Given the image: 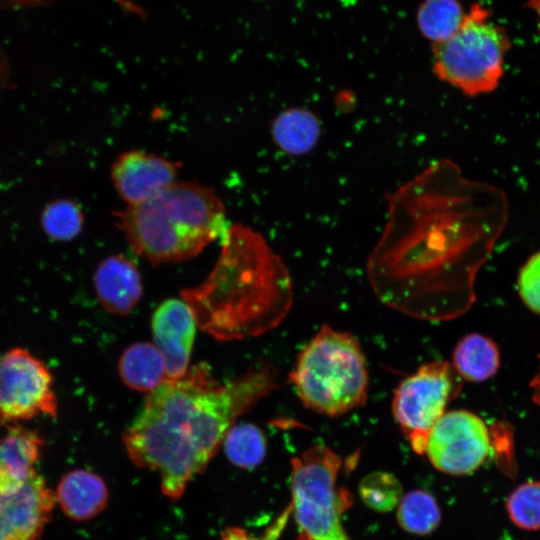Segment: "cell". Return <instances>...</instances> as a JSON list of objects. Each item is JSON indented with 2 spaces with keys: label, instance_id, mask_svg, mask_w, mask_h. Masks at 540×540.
<instances>
[{
  "label": "cell",
  "instance_id": "6da1fadb",
  "mask_svg": "<svg viewBox=\"0 0 540 540\" xmlns=\"http://www.w3.org/2000/svg\"><path fill=\"white\" fill-rule=\"evenodd\" d=\"M385 199L387 221L366 265L378 299L421 320L465 314L478 271L507 223L504 191L439 159Z\"/></svg>",
  "mask_w": 540,
  "mask_h": 540
},
{
  "label": "cell",
  "instance_id": "7a4b0ae2",
  "mask_svg": "<svg viewBox=\"0 0 540 540\" xmlns=\"http://www.w3.org/2000/svg\"><path fill=\"white\" fill-rule=\"evenodd\" d=\"M277 387L271 366L221 384L207 364L148 393L122 434L131 462L156 472L162 493L178 500L207 468L236 420Z\"/></svg>",
  "mask_w": 540,
  "mask_h": 540
},
{
  "label": "cell",
  "instance_id": "3957f363",
  "mask_svg": "<svg viewBox=\"0 0 540 540\" xmlns=\"http://www.w3.org/2000/svg\"><path fill=\"white\" fill-rule=\"evenodd\" d=\"M181 296L203 331L233 341L277 327L292 307L293 286L286 265L262 234L236 223L222 237L208 277Z\"/></svg>",
  "mask_w": 540,
  "mask_h": 540
},
{
  "label": "cell",
  "instance_id": "277c9868",
  "mask_svg": "<svg viewBox=\"0 0 540 540\" xmlns=\"http://www.w3.org/2000/svg\"><path fill=\"white\" fill-rule=\"evenodd\" d=\"M113 215L129 247L152 264L190 259L228 228L215 190L194 181H176L154 198Z\"/></svg>",
  "mask_w": 540,
  "mask_h": 540
},
{
  "label": "cell",
  "instance_id": "5b68a950",
  "mask_svg": "<svg viewBox=\"0 0 540 540\" xmlns=\"http://www.w3.org/2000/svg\"><path fill=\"white\" fill-rule=\"evenodd\" d=\"M289 381L308 409L338 417L365 405L369 373L357 338L323 325L297 356Z\"/></svg>",
  "mask_w": 540,
  "mask_h": 540
},
{
  "label": "cell",
  "instance_id": "8992f818",
  "mask_svg": "<svg viewBox=\"0 0 540 540\" xmlns=\"http://www.w3.org/2000/svg\"><path fill=\"white\" fill-rule=\"evenodd\" d=\"M342 462L328 446L317 444L291 459V515L297 540H349L342 516L351 493L338 485Z\"/></svg>",
  "mask_w": 540,
  "mask_h": 540
},
{
  "label": "cell",
  "instance_id": "52a82bcc",
  "mask_svg": "<svg viewBox=\"0 0 540 540\" xmlns=\"http://www.w3.org/2000/svg\"><path fill=\"white\" fill-rule=\"evenodd\" d=\"M489 15L475 4L455 34L432 43L434 74L471 97L497 87L511 45L505 30L491 22Z\"/></svg>",
  "mask_w": 540,
  "mask_h": 540
},
{
  "label": "cell",
  "instance_id": "ba28073f",
  "mask_svg": "<svg viewBox=\"0 0 540 540\" xmlns=\"http://www.w3.org/2000/svg\"><path fill=\"white\" fill-rule=\"evenodd\" d=\"M461 387L462 379L444 360L421 365L399 383L392 399V414L416 453H424L431 429Z\"/></svg>",
  "mask_w": 540,
  "mask_h": 540
},
{
  "label": "cell",
  "instance_id": "9c48e42d",
  "mask_svg": "<svg viewBox=\"0 0 540 540\" xmlns=\"http://www.w3.org/2000/svg\"><path fill=\"white\" fill-rule=\"evenodd\" d=\"M49 367L28 350L9 349L0 358V424L19 425L35 417H56L57 396Z\"/></svg>",
  "mask_w": 540,
  "mask_h": 540
},
{
  "label": "cell",
  "instance_id": "30bf717a",
  "mask_svg": "<svg viewBox=\"0 0 540 540\" xmlns=\"http://www.w3.org/2000/svg\"><path fill=\"white\" fill-rule=\"evenodd\" d=\"M492 439L487 424L465 409L445 412L431 429L424 453L439 471L469 475L487 459Z\"/></svg>",
  "mask_w": 540,
  "mask_h": 540
},
{
  "label": "cell",
  "instance_id": "8fae6325",
  "mask_svg": "<svg viewBox=\"0 0 540 540\" xmlns=\"http://www.w3.org/2000/svg\"><path fill=\"white\" fill-rule=\"evenodd\" d=\"M53 504V494L37 473L18 485L0 489V540H35Z\"/></svg>",
  "mask_w": 540,
  "mask_h": 540
},
{
  "label": "cell",
  "instance_id": "7c38bea8",
  "mask_svg": "<svg viewBox=\"0 0 540 540\" xmlns=\"http://www.w3.org/2000/svg\"><path fill=\"white\" fill-rule=\"evenodd\" d=\"M179 163L142 150L121 153L111 167L113 185L127 205L146 202L177 180Z\"/></svg>",
  "mask_w": 540,
  "mask_h": 540
},
{
  "label": "cell",
  "instance_id": "4fadbf2b",
  "mask_svg": "<svg viewBox=\"0 0 540 540\" xmlns=\"http://www.w3.org/2000/svg\"><path fill=\"white\" fill-rule=\"evenodd\" d=\"M196 325L184 300L167 299L154 311L151 321L154 345L165 361L168 379H179L190 368Z\"/></svg>",
  "mask_w": 540,
  "mask_h": 540
},
{
  "label": "cell",
  "instance_id": "5bb4252c",
  "mask_svg": "<svg viewBox=\"0 0 540 540\" xmlns=\"http://www.w3.org/2000/svg\"><path fill=\"white\" fill-rule=\"evenodd\" d=\"M93 284L99 303L116 315L130 313L143 294L136 265L123 255L103 259L95 270Z\"/></svg>",
  "mask_w": 540,
  "mask_h": 540
},
{
  "label": "cell",
  "instance_id": "9a60e30c",
  "mask_svg": "<svg viewBox=\"0 0 540 540\" xmlns=\"http://www.w3.org/2000/svg\"><path fill=\"white\" fill-rule=\"evenodd\" d=\"M43 441L32 430L20 425L8 426L0 438V489L18 485L35 472Z\"/></svg>",
  "mask_w": 540,
  "mask_h": 540
},
{
  "label": "cell",
  "instance_id": "2e32d148",
  "mask_svg": "<svg viewBox=\"0 0 540 540\" xmlns=\"http://www.w3.org/2000/svg\"><path fill=\"white\" fill-rule=\"evenodd\" d=\"M57 497L68 516L76 520H87L105 508L108 490L100 476L88 470L77 469L61 480Z\"/></svg>",
  "mask_w": 540,
  "mask_h": 540
},
{
  "label": "cell",
  "instance_id": "e0dca14e",
  "mask_svg": "<svg viewBox=\"0 0 540 540\" xmlns=\"http://www.w3.org/2000/svg\"><path fill=\"white\" fill-rule=\"evenodd\" d=\"M274 144L284 153L300 156L310 152L321 135L319 118L310 110L292 107L279 113L271 124Z\"/></svg>",
  "mask_w": 540,
  "mask_h": 540
},
{
  "label": "cell",
  "instance_id": "ac0fdd59",
  "mask_svg": "<svg viewBox=\"0 0 540 540\" xmlns=\"http://www.w3.org/2000/svg\"><path fill=\"white\" fill-rule=\"evenodd\" d=\"M118 371L126 386L141 392L149 393L168 379L161 353L148 342L128 346L120 356Z\"/></svg>",
  "mask_w": 540,
  "mask_h": 540
},
{
  "label": "cell",
  "instance_id": "d6986e66",
  "mask_svg": "<svg viewBox=\"0 0 540 540\" xmlns=\"http://www.w3.org/2000/svg\"><path fill=\"white\" fill-rule=\"evenodd\" d=\"M452 366L462 380L483 382L494 376L500 366L496 343L479 333L462 337L452 353Z\"/></svg>",
  "mask_w": 540,
  "mask_h": 540
},
{
  "label": "cell",
  "instance_id": "ffe728a7",
  "mask_svg": "<svg viewBox=\"0 0 540 540\" xmlns=\"http://www.w3.org/2000/svg\"><path fill=\"white\" fill-rule=\"evenodd\" d=\"M465 14L457 0H425L418 9L417 23L422 34L437 43L456 33Z\"/></svg>",
  "mask_w": 540,
  "mask_h": 540
},
{
  "label": "cell",
  "instance_id": "44dd1931",
  "mask_svg": "<svg viewBox=\"0 0 540 540\" xmlns=\"http://www.w3.org/2000/svg\"><path fill=\"white\" fill-rule=\"evenodd\" d=\"M222 444L228 460L238 468L253 469L266 455L265 435L252 423H235Z\"/></svg>",
  "mask_w": 540,
  "mask_h": 540
},
{
  "label": "cell",
  "instance_id": "7402d4cb",
  "mask_svg": "<svg viewBox=\"0 0 540 540\" xmlns=\"http://www.w3.org/2000/svg\"><path fill=\"white\" fill-rule=\"evenodd\" d=\"M440 519L439 506L427 491H411L402 496L398 504V523L409 533L427 535L438 527Z\"/></svg>",
  "mask_w": 540,
  "mask_h": 540
},
{
  "label": "cell",
  "instance_id": "603a6c76",
  "mask_svg": "<svg viewBox=\"0 0 540 540\" xmlns=\"http://www.w3.org/2000/svg\"><path fill=\"white\" fill-rule=\"evenodd\" d=\"M45 234L59 242L76 238L84 225V214L78 203L71 199H57L45 206L40 217Z\"/></svg>",
  "mask_w": 540,
  "mask_h": 540
},
{
  "label": "cell",
  "instance_id": "cb8c5ba5",
  "mask_svg": "<svg viewBox=\"0 0 540 540\" xmlns=\"http://www.w3.org/2000/svg\"><path fill=\"white\" fill-rule=\"evenodd\" d=\"M506 508L510 520L517 527L540 530V481H529L518 486L509 495Z\"/></svg>",
  "mask_w": 540,
  "mask_h": 540
},
{
  "label": "cell",
  "instance_id": "d4e9b609",
  "mask_svg": "<svg viewBox=\"0 0 540 540\" xmlns=\"http://www.w3.org/2000/svg\"><path fill=\"white\" fill-rule=\"evenodd\" d=\"M363 501L377 511H389L397 506L402 498V488L391 474L375 472L365 477L360 484Z\"/></svg>",
  "mask_w": 540,
  "mask_h": 540
},
{
  "label": "cell",
  "instance_id": "484cf974",
  "mask_svg": "<svg viewBox=\"0 0 540 540\" xmlns=\"http://www.w3.org/2000/svg\"><path fill=\"white\" fill-rule=\"evenodd\" d=\"M517 287L523 303L540 315V252L533 254L521 267Z\"/></svg>",
  "mask_w": 540,
  "mask_h": 540
},
{
  "label": "cell",
  "instance_id": "4316f807",
  "mask_svg": "<svg viewBox=\"0 0 540 540\" xmlns=\"http://www.w3.org/2000/svg\"><path fill=\"white\" fill-rule=\"evenodd\" d=\"M291 516L290 507L279 515L275 522L261 536H254L245 529L237 526L226 527L220 535V540H277Z\"/></svg>",
  "mask_w": 540,
  "mask_h": 540
}]
</instances>
